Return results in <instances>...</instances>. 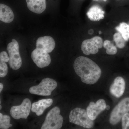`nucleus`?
Listing matches in <instances>:
<instances>
[{
  "label": "nucleus",
  "instance_id": "20e7f679",
  "mask_svg": "<svg viewBox=\"0 0 129 129\" xmlns=\"http://www.w3.org/2000/svg\"><path fill=\"white\" fill-rule=\"evenodd\" d=\"M69 122L85 129L92 128L94 126V121L88 117L86 109L80 107L74 108L70 111Z\"/></svg>",
  "mask_w": 129,
  "mask_h": 129
},
{
  "label": "nucleus",
  "instance_id": "dca6fc26",
  "mask_svg": "<svg viewBox=\"0 0 129 129\" xmlns=\"http://www.w3.org/2000/svg\"><path fill=\"white\" fill-rule=\"evenodd\" d=\"M14 14L11 9L2 3L0 4V20L5 23H9L13 21Z\"/></svg>",
  "mask_w": 129,
  "mask_h": 129
},
{
  "label": "nucleus",
  "instance_id": "4468645a",
  "mask_svg": "<svg viewBox=\"0 0 129 129\" xmlns=\"http://www.w3.org/2000/svg\"><path fill=\"white\" fill-rule=\"evenodd\" d=\"M26 2L28 8L36 14L42 13L46 8V0H26Z\"/></svg>",
  "mask_w": 129,
  "mask_h": 129
},
{
  "label": "nucleus",
  "instance_id": "b1692460",
  "mask_svg": "<svg viewBox=\"0 0 129 129\" xmlns=\"http://www.w3.org/2000/svg\"><path fill=\"white\" fill-rule=\"evenodd\" d=\"M3 86L2 84L1 83H0V92H1L3 89Z\"/></svg>",
  "mask_w": 129,
  "mask_h": 129
},
{
  "label": "nucleus",
  "instance_id": "a211bd4d",
  "mask_svg": "<svg viewBox=\"0 0 129 129\" xmlns=\"http://www.w3.org/2000/svg\"><path fill=\"white\" fill-rule=\"evenodd\" d=\"M103 47L106 49V52L108 55H114L117 52V46H115L113 43L109 40H106L104 41Z\"/></svg>",
  "mask_w": 129,
  "mask_h": 129
},
{
  "label": "nucleus",
  "instance_id": "5701e85b",
  "mask_svg": "<svg viewBox=\"0 0 129 129\" xmlns=\"http://www.w3.org/2000/svg\"><path fill=\"white\" fill-rule=\"evenodd\" d=\"M9 60V56L6 52H2L0 53V63L7 62Z\"/></svg>",
  "mask_w": 129,
  "mask_h": 129
},
{
  "label": "nucleus",
  "instance_id": "6ab92c4d",
  "mask_svg": "<svg viewBox=\"0 0 129 129\" xmlns=\"http://www.w3.org/2000/svg\"><path fill=\"white\" fill-rule=\"evenodd\" d=\"M113 40L116 46L120 49H123L126 46V41L119 32H116L113 35Z\"/></svg>",
  "mask_w": 129,
  "mask_h": 129
},
{
  "label": "nucleus",
  "instance_id": "bb28decb",
  "mask_svg": "<svg viewBox=\"0 0 129 129\" xmlns=\"http://www.w3.org/2000/svg\"><path fill=\"white\" fill-rule=\"evenodd\" d=\"M117 1H119V0H117Z\"/></svg>",
  "mask_w": 129,
  "mask_h": 129
},
{
  "label": "nucleus",
  "instance_id": "0eeeda50",
  "mask_svg": "<svg viewBox=\"0 0 129 129\" xmlns=\"http://www.w3.org/2000/svg\"><path fill=\"white\" fill-rule=\"evenodd\" d=\"M7 50L9 57L8 63L10 68L14 70L19 69L22 64V58L19 51V46L18 42L14 39L9 43Z\"/></svg>",
  "mask_w": 129,
  "mask_h": 129
},
{
  "label": "nucleus",
  "instance_id": "412c9836",
  "mask_svg": "<svg viewBox=\"0 0 129 129\" xmlns=\"http://www.w3.org/2000/svg\"><path fill=\"white\" fill-rule=\"evenodd\" d=\"M120 123L121 128L129 129V112L126 113L122 117Z\"/></svg>",
  "mask_w": 129,
  "mask_h": 129
},
{
  "label": "nucleus",
  "instance_id": "7ed1b4c3",
  "mask_svg": "<svg viewBox=\"0 0 129 129\" xmlns=\"http://www.w3.org/2000/svg\"><path fill=\"white\" fill-rule=\"evenodd\" d=\"M129 112V92L121 98L111 111L109 122L113 126L120 123L121 119L124 114Z\"/></svg>",
  "mask_w": 129,
  "mask_h": 129
},
{
  "label": "nucleus",
  "instance_id": "9d476101",
  "mask_svg": "<svg viewBox=\"0 0 129 129\" xmlns=\"http://www.w3.org/2000/svg\"><path fill=\"white\" fill-rule=\"evenodd\" d=\"M32 105L30 99L25 98L19 106H13L11 109V115L15 119H27L30 113Z\"/></svg>",
  "mask_w": 129,
  "mask_h": 129
},
{
  "label": "nucleus",
  "instance_id": "1a4fd4ad",
  "mask_svg": "<svg viewBox=\"0 0 129 129\" xmlns=\"http://www.w3.org/2000/svg\"><path fill=\"white\" fill-rule=\"evenodd\" d=\"M103 42L101 37L98 36L85 40L81 44V50L86 55H95L103 47Z\"/></svg>",
  "mask_w": 129,
  "mask_h": 129
},
{
  "label": "nucleus",
  "instance_id": "ddd939ff",
  "mask_svg": "<svg viewBox=\"0 0 129 129\" xmlns=\"http://www.w3.org/2000/svg\"><path fill=\"white\" fill-rule=\"evenodd\" d=\"M51 99H42L38 101L35 102L32 104L31 111L35 113L37 116H40L43 114L46 109L51 106L53 103Z\"/></svg>",
  "mask_w": 129,
  "mask_h": 129
},
{
  "label": "nucleus",
  "instance_id": "2eb2a0df",
  "mask_svg": "<svg viewBox=\"0 0 129 129\" xmlns=\"http://www.w3.org/2000/svg\"><path fill=\"white\" fill-rule=\"evenodd\" d=\"M105 12L102 8L98 5H94L90 8L86 14L91 21H97L103 19Z\"/></svg>",
  "mask_w": 129,
  "mask_h": 129
},
{
  "label": "nucleus",
  "instance_id": "39448f33",
  "mask_svg": "<svg viewBox=\"0 0 129 129\" xmlns=\"http://www.w3.org/2000/svg\"><path fill=\"white\" fill-rule=\"evenodd\" d=\"M60 109L55 107L48 112L41 129H60L63 123V119L60 115Z\"/></svg>",
  "mask_w": 129,
  "mask_h": 129
},
{
  "label": "nucleus",
  "instance_id": "6e6552de",
  "mask_svg": "<svg viewBox=\"0 0 129 129\" xmlns=\"http://www.w3.org/2000/svg\"><path fill=\"white\" fill-rule=\"evenodd\" d=\"M111 108L109 105L107 104L106 100L100 98L95 102L91 101L86 108L89 117L91 120L95 121L102 113Z\"/></svg>",
  "mask_w": 129,
  "mask_h": 129
},
{
  "label": "nucleus",
  "instance_id": "f03ea898",
  "mask_svg": "<svg viewBox=\"0 0 129 129\" xmlns=\"http://www.w3.org/2000/svg\"><path fill=\"white\" fill-rule=\"evenodd\" d=\"M112 96L122 98L129 92V74L119 75L115 77L109 89Z\"/></svg>",
  "mask_w": 129,
  "mask_h": 129
},
{
  "label": "nucleus",
  "instance_id": "4be33fe9",
  "mask_svg": "<svg viewBox=\"0 0 129 129\" xmlns=\"http://www.w3.org/2000/svg\"><path fill=\"white\" fill-rule=\"evenodd\" d=\"M8 67L6 63H0V77H5L7 75Z\"/></svg>",
  "mask_w": 129,
  "mask_h": 129
},
{
  "label": "nucleus",
  "instance_id": "f8f14e48",
  "mask_svg": "<svg viewBox=\"0 0 129 129\" xmlns=\"http://www.w3.org/2000/svg\"><path fill=\"white\" fill-rule=\"evenodd\" d=\"M56 44L54 39L50 36L39 37L36 42V48H39L50 53L55 47Z\"/></svg>",
  "mask_w": 129,
  "mask_h": 129
},
{
  "label": "nucleus",
  "instance_id": "393cba45",
  "mask_svg": "<svg viewBox=\"0 0 129 129\" xmlns=\"http://www.w3.org/2000/svg\"><path fill=\"white\" fill-rule=\"evenodd\" d=\"M1 106V108H0V109H1V108H2V106H1H1Z\"/></svg>",
  "mask_w": 129,
  "mask_h": 129
},
{
  "label": "nucleus",
  "instance_id": "423d86ee",
  "mask_svg": "<svg viewBox=\"0 0 129 129\" xmlns=\"http://www.w3.org/2000/svg\"><path fill=\"white\" fill-rule=\"evenodd\" d=\"M57 86V83L53 79L46 78L43 79L38 85L30 87V94L38 95L47 96L50 95L51 92Z\"/></svg>",
  "mask_w": 129,
  "mask_h": 129
},
{
  "label": "nucleus",
  "instance_id": "aec40b11",
  "mask_svg": "<svg viewBox=\"0 0 129 129\" xmlns=\"http://www.w3.org/2000/svg\"><path fill=\"white\" fill-rule=\"evenodd\" d=\"M11 118L8 115H3L0 113V129H8L12 127V125L10 123Z\"/></svg>",
  "mask_w": 129,
  "mask_h": 129
},
{
  "label": "nucleus",
  "instance_id": "9b49d317",
  "mask_svg": "<svg viewBox=\"0 0 129 129\" xmlns=\"http://www.w3.org/2000/svg\"><path fill=\"white\" fill-rule=\"evenodd\" d=\"M31 57L35 64L40 68L47 67L50 64V56L48 52L39 48H36L32 52Z\"/></svg>",
  "mask_w": 129,
  "mask_h": 129
},
{
  "label": "nucleus",
  "instance_id": "a878e982",
  "mask_svg": "<svg viewBox=\"0 0 129 129\" xmlns=\"http://www.w3.org/2000/svg\"><path fill=\"white\" fill-rule=\"evenodd\" d=\"M103 1H107V0H103Z\"/></svg>",
  "mask_w": 129,
  "mask_h": 129
},
{
  "label": "nucleus",
  "instance_id": "f257e3e1",
  "mask_svg": "<svg viewBox=\"0 0 129 129\" xmlns=\"http://www.w3.org/2000/svg\"><path fill=\"white\" fill-rule=\"evenodd\" d=\"M75 73L82 83L88 85L96 84L102 76V70L96 63L89 58L80 56L76 58L73 64Z\"/></svg>",
  "mask_w": 129,
  "mask_h": 129
},
{
  "label": "nucleus",
  "instance_id": "f3484780",
  "mask_svg": "<svg viewBox=\"0 0 129 129\" xmlns=\"http://www.w3.org/2000/svg\"><path fill=\"white\" fill-rule=\"evenodd\" d=\"M115 29L120 33L126 42L129 40V25L126 23L122 22L115 28Z\"/></svg>",
  "mask_w": 129,
  "mask_h": 129
}]
</instances>
